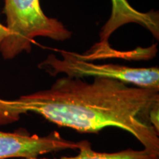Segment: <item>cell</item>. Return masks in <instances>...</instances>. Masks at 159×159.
<instances>
[{
    "mask_svg": "<svg viewBox=\"0 0 159 159\" xmlns=\"http://www.w3.org/2000/svg\"><path fill=\"white\" fill-rule=\"evenodd\" d=\"M55 50L58 52L63 58H57L55 55L50 54L39 64L40 69L52 77L64 74L72 78L101 77L117 80L142 88L159 90L158 67L134 68L113 63L97 64L93 61L80 58L77 52L61 49Z\"/></svg>",
    "mask_w": 159,
    "mask_h": 159,
    "instance_id": "obj_3",
    "label": "cell"
},
{
    "mask_svg": "<svg viewBox=\"0 0 159 159\" xmlns=\"http://www.w3.org/2000/svg\"><path fill=\"white\" fill-rule=\"evenodd\" d=\"M78 142L79 153L72 157H61L59 158H33L28 159H159V152L143 148L142 150L128 149L114 152H102L95 151L91 143L87 140Z\"/></svg>",
    "mask_w": 159,
    "mask_h": 159,
    "instance_id": "obj_6",
    "label": "cell"
},
{
    "mask_svg": "<svg viewBox=\"0 0 159 159\" xmlns=\"http://www.w3.org/2000/svg\"><path fill=\"white\" fill-rule=\"evenodd\" d=\"M159 108V90L96 77L92 83L63 77L50 88L16 99L0 98V126L34 113L61 127L98 133L108 127L129 133L144 148L159 152V133L150 115Z\"/></svg>",
    "mask_w": 159,
    "mask_h": 159,
    "instance_id": "obj_1",
    "label": "cell"
},
{
    "mask_svg": "<svg viewBox=\"0 0 159 159\" xmlns=\"http://www.w3.org/2000/svg\"><path fill=\"white\" fill-rule=\"evenodd\" d=\"M2 13L6 16L7 30L0 43L5 60L13 59L23 52H30L37 37L64 41L72 35L61 21L45 15L40 0H5Z\"/></svg>",
    "mask_w": 159,
    "mask_h": 159,
    "instance_id": "obj_2",
    "label": "cell"
},
{
    "mask_svg": "<svg viewBox=\"0 0 159 159\" xmlns=\"http://www.w3.org/2000/svg\"><path fill=\"white\" fill-rule=\"evenodd\" d=\"M7 29H6L5 26L2 25L1 22H0V43H1V41L7 36Z\"/></svg>",
    "mask_w": 159,
    "mask_h": 159,
    "instance_id": "obj_7",
    "label": "cell"
},
{
    "mask_svg": "<svg viewBox=\"0 0 159 159\" xmlns=\"http://www.w3.org/2000/svg\"><path fill=\"white\" fill-rule=\"evenodd\" d=\"M78 142L63 139L57 131L47 136L31 135L26 130L8 133L0 130V159L37 158L66 150H77Z\"/></svg>",
    "mask_w": 159,
    "mask_h": 159,
    "instance_id": "obj_4",
    "label": "cell"
},
{
    "mask_svg": "<svg viewBox=\"0 0 159 159\" xmlns=\"http://www.w3.org/2000/svg\"><path fill=\"white\" fill-rule=\"evenodd\" d=\"M111 1L112 5L111 16L99 33V38L103 41H108L115 31L128 24H136L147 30L152 28L154 25L155 14L152 11L148 12L137 11L128 0Z\"/></svg>",
    "mask_w": 159,
    "mask_h": 159,
    "instance_id": "obj_5",
    "label": "cell"
}]
</instances>
